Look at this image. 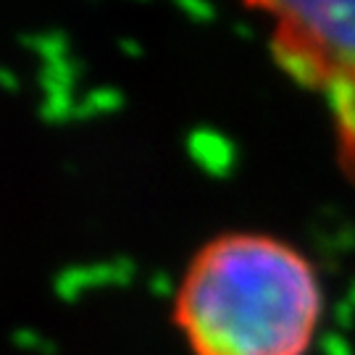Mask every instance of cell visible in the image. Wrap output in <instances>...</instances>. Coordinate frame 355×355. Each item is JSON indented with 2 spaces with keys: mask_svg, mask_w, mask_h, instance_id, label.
I'll use <instances>...</instances> for the list:
<instances>
[{
  "mask_svg": "<svg viewBox=\"0 0 355 355\" xmlns=\"http://www.w3.org/2000/svg\"><path fill=\"white\" fill-rule=\"evenodd\" d=\"M318 318L316 271L266 234L205 245L177 295V321L195 355H303Z\"/></svg>",
  "mask_w": 355,
  "mask_h": 355,
  "instance_id": "cell-1",
  "label": "cell"
},
{
  "mask_svg": "<svg viewBox=\"0 0 355 355\" xmlns=\"http://www.w3.org/2000/svg\"><path fill=\"white\" fill-rule=\"evenodd\" d=\"M287 29V40L300 45L321 71L355 82V3H279L268 6Z\"/></svg>",
  "mask_w": 355,
  "mask_h": 355,
  "instance_id": "cell-2",
  "label": "cell"
}]
</instances>
